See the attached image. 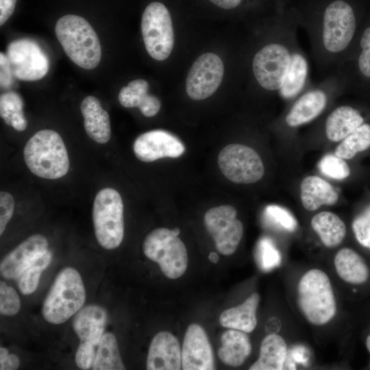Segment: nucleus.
I'll list each match as a JSON object with an SVG mask.
<instances>
[{"instance_id": "nucleus-1", "label": "nucleus", "mask_w": 370, "mask_h": 370, "mask_svg": "<svg viewBox=\"0 0 370 370\" xmlns=\"http://www.w3.org/2000/svg\"><path fill=\"white\" fill-rule=\"evenodd\" d=\"M299 28L293 6L279 11L271 39L256 51L251 61L258 85L286 101L295 99L311 83L309 61L298 40Z\"/></svg>"}, {"instance_id": "nucleus-2", "label": "nucleus", "mask_w": 370, "mask_h": 370, "mask_svg": "<svg viewBox=\"0 0 370 370\" xmlns=\"http://www.w3.org/2000/svg\"><path fill=\"white\" fill-rule=\"evenodd\" d=\"M295 10L307 34L317 68L329 73L350 56L356 40L358 17L352 0H303Z\"/></svg>"}, {"instance_id": "nucleus-3", "label": "nucleus", "mask_w": 370, "mask_h": 370, "mask_svg": "<svg viewBox=\"0 0 370 370\" xmlns=\"http://www.w3.org/2000/svg\"><path fill=\"white\" fill-rule=\"evenodd\" d=\"M56 37L64 52L75 64L85 69H93L100 62L101 45L90 23L83 17L67 14L56 24Z\"/></svg>"}, {"instance_id": "nucleus-4", "label": "nucleus", "mask_w": 370, "mask_h": 370, "mask_svg": "<svg viewBox=\"0 0 370 370\" xmlns=\"http://www.w3.org/2000/svg\"><path fill=\"white\" fill-rule=\"evenodd\" d=\"M23 156L30 171L42 178H60L69 169L65 145L60 134L51 130H42L34 134L27 142Z\"/></svg>"}, {"instance_id": "nucleus-5", "label": "nucleus", "mask_w": 370, "mask_h": 370, "mask_svg": "<svg viewBox=\"0 0 370 370\" xmlns=\"http://www.w3.org/2000/svg\"><path fill=\"white\" fill-rule=\"evenodd\" d=\"M297 304L303 315L312 325H325L334 317L335 297L325 272L312 269L300 278L297 285Z\"/></svg>"}, {"instance_id": "nucleus-6", "label": "nucleus", "mask_w": 370, "mask_h": 370, "mask_svg": "<svg viewBox=\"0 0 370 370\" xmlns=\"http://www.w3.org/2000/svg\"><path fill=\"white\" fill-rule=\"evenodd\" d=\"M85 300L80 274L74 268L66 267L57 275L43 302L42 314L51 323H63L82 308Z\"/></svg>"}, {"instance_id": "nucleus-7", "label": "nucleus", "mask_w": 370, "mask_h": 370, "mask_svg": "<svg viewBox=\"0 0 370 370\" xmlns=\"http://www.w3.org/2000/svg\"><path fill=\"white\" fill-rule=\"evenodd\" d=\"M179 228L153 230L145 238L143 251L151 260L157 262L164 275L177 279L186 271L188 254L185 245L178 237Z\"/></svg>"}, {"instance_id": "nucleus-8", "label": "nucleus", "mask_w": 370, "mask_h": 370, "mask_svg": "<svg viewBox=\"0 0 370 370\" xmlns=\"http://www.w3.org/2000/svg\"><path fill=\"white\" fill-rule=\"evenodd\" d=\"M96 238L104 249L118 247L124 236L123 204L116 190L105 188L98 192L92 206Z\"/></svg>"}, {"instance_id": "nucleus-9", "label": "nucleus", "mask_w": 370, "mask_h": 370, "mask_svg": "<svg viewBox=\"0 0 370 370\" xmlns=\"http://www.w3.org/2000/svg\"><path fill=\"white\" fill-rule=\"evenodd\" d=\"M141 32L149 55L162 61L171 54L174 35L170 13L164 5L152 2L145 9L141 19Z\"/></svg>"}, {"instance_id": "nucleus-10", "label": "nucleus", "mask_w": 370, "mask_h": 370, "mask_svg": "<svg viewBox=\"0 0 370 370\" xmlns=\"http://www.w3.org/2000/svg\"><path fill=\"white\" fill-rule=\"evenodd\" d=\"M218 165L223 175L236 184L256 182L264 173L258 153L241 144H230L223 147L218 156Z\"/></svg>"}, {"instance_id": "nucleus-11", "label": "nucleus", "mask_w": 370, "mask_h": 370, "mask_svg": "<svg viewBox=\"0 0 370 370\" xmlns=\"http://www.w3.org/2000/svg\"><path fill=\"white\" fill-rule=\"evenodd\" d=\"M6 56L17 79L36 81L48 73V56L38 43L31 38H23L12 41L8 45Z\"/></svg>"}, {"instance_id": "nucleus-12", "label": "nucleus", "mask_w": 370, "mask_h": 370, "mask_svg": "<svg viewBox=\"0 0 370 370\" xmlns=\"http://www.w3.org/2000/svg\"><path fill=\"white\" fill-rule=\"evenodd\" d=\"M236 214L233 206L222 205L209 209L204 215L205 226L216 249L225 256L236 251L243 235V225Z\"/></svg>"}, {"instance_id": "nucleus-13", "label": "nucleus", "mask_w": 370, "mask_h": 370, "mask_svg": "<svg viewBox=\"0 0 370 370\" xmlns=\"http://www.w3.org/2000/svg\"><path fill=\"white\" fill-rule=\"evenodd\" d=\"M224 67L221 58L214 53L199 56L189 70L186 90L193 100H202L211 96L219 87Z\"/></svg>"}, {"instance_id": "nucleus-14", "label": "nucleus", "mask_w": 370, "mask_h": 370, "mask_svg": "<svg viewBox=\"0 0 370 370\" xmlns=\"http://www.w3.org/2000/svg\"><path fill=\"white\" fill-rule=\"evenodd\" d=\"M136 157L150 162L163 158H178L185 151V146L175 135L162 130H154L138 136L133 145Z\"/></svg>"}, {"instance_id": "nucleus-15", "label": "nucleus", "mask_w": 370, "mask_h": 370, "mask_svg": "<svg viewBox=\"0 0 370 370\" xmlns=\"http://www.w3.org/2000/svg\"><path fill=\"white\" fill-rule=\"evenodd\" d=\"M182 369H214L211 345L204 328L197 323L189 325L186 331L182 348Z\"/></svg>"}, {"instance_id": "nucleus-16", "label": "nucleus", "mask_w": 370, "mask_h": 370, "mask_svg": "<svg viewBox=\"0 0 370 370\" xmlns=\"http://www.w3.org/2000/svg\"><path fill=\"white\" fill-rule=\"evenodd\" d=\"M47 250L48 242L44 236H30L2 260L0 264L1 276L5 279H18L37 258Z\"/></svg>"}, {"instance_id": "nucleus-17", "label": "nucleus", "mask_w": 370, "mask_h": 370, "mask_svg": "<svg viewBox=\"0 0 370 370\" xmlns=\"http://www.w3.org/2000/svg\"><path fill=\"white\" fill-rule=\"evenodd\" d=\"M147 370H179L182 369V349L171 333L156 334L149 345L147 358Z\"/></svg>"}, {"instance_id": "nucleus-18", "label": "nucleus", "mask_w": 370, "mask_h": 370, "mask_svg": "<svg viewBox=\"0 0 370 370\" xmlns=\"http://www.w3.org/2000/svg\"><path fill=\"white\" fill-rule=\"evenodd\" d=\"M108 321L106 310L101 306L91 304L81 308L73 321L79 344L98 347L104 334Z\"/></svg>"}, {"instance_id": "nucleus-19", "label": "nucleus", "mask_w": 370, "mask_h": 370, "mask_svg": "<svg viewBox=\"0 0 370 370\" xmlns=\"http://www.w3.org/2000/svg\"><path fill=\"white\" fill-rule=\"evenodd\" d=\"M80 110L88 136L96 143H106L111 137L110 121L99 100L94 96H87L82 101Z\"/></svg>"}, {"instance_id": "nucleus-20", "label": "nucleus", "mask_w": 370, "mask_h": 370, "mask_svg": "<svg viewBox=\"0 0 370 370\" xmlns=\"http://www.w3.org/2000/svg\"><path fill=\"white\" fill-rule=\"evenodd\" d=\"M363 123L364 118L357 109L348 105L339 106L326 117L325 134L330 141H341Z\"/></svg>"}, {"instance_id": "nucleus-21", "label": "nucleus", "mask_w": 370, "mask_h": 370, "mask_svg": "<svg viewBox=\"0 0 370 370\" xmlns=\"http://www.w3.org/2000/svg\"><path fill=\"white\" fill-rule=\"evenodd\" d=\"M148 89L146 80L134 79L121 89L119 101L125 108L137 107L144 116L152 117L159 112L161 103L156 97L148 94Z\"/></svg>"}, {"instance_id": "nucleus-22", "label": "nucleus", "mask_w": 370, "mask_h": 370, "mask_svg": "<svg viewBox=\"0 0 370 370\" xmlns=\"http://www.w3.org/2000/svg\"><path fill=\"white\" fill-rule=\"evenodd\" d=\"M260 302V295L252 293L243 304L224 310L220 315L221 325L229 329L251 332L256 327V310Z\"/></svg>"}, {"instance_id": "nucleus-23", "label": "nucleus", "mask_w": 370, "mask_h": 370, "mask_svg": "<svg viewBox=\"0 0 370 370\" xmlns=\"http://www.w3.org/2000/svg\"><path fill=\"white\" fill-rule=\"evenodd\" d=\"M251 352V344L246 332L230 329L221 335V346L218 355L225 365L239 367L245 362Z\"/></svg>"}, {"instance_id": "nucleus-24", "label": "nucleus", "mask_w": 370, "mask_h": 370, "mask_svg": "<svg viewBox=\"0 0 370 370\" xmlns=\"http://www.w3.org/2000/svg\"><path fill=\"white\" fill-rule=\"evenodd\" d=\"M301 203L309 211L317 210L322 205H334L338 195L334 188L318 176L305 177L300 185Z\"/></svg>"}, {"instance_id": "nucleus-25", "label": "nucleus", "mask_w": 370, "mask_h": 370, "mask_svg": "<svg viewBox=\"0 0 370 370\" xmlns=\"http://www.w3.org/2000/svg\"><path fill=\"white\" fill-rule=\"evenodd\" d=\"M336 271L345 282L352 284L365 283L370 275L366 262L356 251L350 248H343L334 260Z\"/></svg>"}, {"instance_id": "nucleus-26", "label": "nucleus", "mask_w": 370, "mask_h": 370, "mask_svg": "<svg viewBox=\"0 0 370 370\" xmlns=\"http://www.w3.org/2000/svg\"><path fill=\"white\" fill-rule=\"evenodd\" d=\"M287 355V345L284 339L276 334L266 336L262 341L258 360L250 370H280Z\"/></svg>"}, {"instance_id": "nucleus-27", "label": "nucleus", "mask_w": 370, "mask_h": 370, "mask_svg": "<svg viewBox=\"0 0 370 370\" xmlns=\"http://www.w3.org/2000/svg\"><path fill=\"white\" fill-rule=\"evenodd\" d=\"M311 226L323 244L329 248L339 245L346 234L344 222L334 213L321 212L311 219Z\"/></svg>"}, {"instance_id": "nucleus-28", "label": "nucleus", "mask_w": 370, "mask_h": 370, "mask_svg": "<svg viewBox=\"0 0 370 370\" xmlns=\"http://www.w3.org/2000/svg\"><path fill=\"white\" fill-rule=\"evenodd\" d=\"M92 369H125L119 353L116 338L112 333L103 334L97 349Z\"/></svg>"}, {"instance_id": "nucleus-29", "label": "nucleus", "mask_w": 370, "mask_h": 370, "mask_svg": "<svg viewBox=\"0 0 370 370\" xmlns=\"http://www.w3.org/2000/svg\"><path fill=\"white\" fill-rule=\"evenodd\" d=\"M23 101L13 91H8L0 97V115L5 123L16 131H23L27 122L23 113Z\"/></svg>"}, {"instance_id": "nucleus-30", "label": "nucleus", "mask_w": 370, "mask_h": 370, "mask_svg": "<svg viewBox=\"0 0 370 370\" xmlns=\"http://www.w3.org/2000/svg\"><path fill=\"white\" fill-rule=\"evenodd\" d=\"M370 147V125L363 123L341 140L334 154L344 160L353 158L358 153Z\"/></svg>"}, {"instance_id": "nucleus-31", "label": "nucleus", "mask_w": 370, "mask_h": 370, "mask_svg": "<svg viewBox=\"0 0 370 370\" xmlns=\"http://www.w3.org/2000/svg\"><path fill=\"white\" fill-rule=\"evenodd\" d=\"M52 254L47 250L37 258L18 277V287L23 295L34 293L38 285L41 273L49 266Z\"/></svg>"}, {"instance_id": "nucleus-32", "label": "nucleus", "mask_w": 370, "mask_h": 370, "mask_svg": "<svg viewBox=\"0 0 370 370\" xmlns=\"http://www.w3.org/2000/svg\"><path fill=\"white\" fill-rule=\"evenodd\" d=\"M358 47V51H355L356 55L349 58H354L355 70L358 73L362 78L370 80V25L362 30Z\"/></svg>"}, {"instance_id": "nucleus-33", "label": "nucleus", "mask_w": 370, "mask_h": 370, "mask_svg": "<svg viewBox=\"0 0 370 370\" xmlns=\"http://www.w3.org/2000/svg\"><path fill=\"white\" fill-rule=\"evenodd\" d=\"M256 260L259 267L267 271L280 264L281 256L272 241L269 238L264 237L258 243Z\"/></svg>"}, {"instance_id": "nucleus-34", "label": "nucleus", "mask_w": 370, "mask_h": 370, "mask_svg": "<svg viewBox=\"0 0 370 370\" xmlns=\"http://www.w3.org/2000/svg\"><path fill=\"white\" fill-rule=\"evenodd\" d=\"M320 171L326 176L336 180H343L349 175L350 169L344 159L337 156L328 154L318 164Z\"/></svg>"}, {"instance_id": "nucleus-35", "label": "nucleus", "mask_w": 370, "mask_h": 370, "mask_svg": "<svg viewBox=\"0 0 370 370\" xmlns=\"http://www.w3.org/2000/svg\"><path fill=\"white\" fill-rule=\"evenodd\" d=\"M21 301L16 291L5 282H0V312L6 316L16 314L20 310Z\"/></svg>"}, {"instance_id": "nucleus-36", "label": "nucleus", "mask_w": 370, "mask_h": 370, "mask_svg": "<svg viewBox=\"0 0 370 370\" xmlns=\"http://www.w3.org/2000/svg\"><path fill=\"white\" fill-rule=\"evenodd\" d=\"M266 216L286 230L293 232L297 226V222L293 214L286 209L277 205H270L265 209Z\"/></svg>"}, {"instance_id": "nucleus-37", "label": "nucleus", "mask_w": 370, "mask_h": 370, "mask_svg": "<svg viewBox=\"0 0 370 370\" xmlns=\"http://www.w3.org/2000/svg\"><path fill=\"white\" fill-rule=\"evenodd\" d=\"M352 229L358 243L370 249V206L354 219Z\"/></svg>"}, {"instance_id": "nucleus-38", "label": "nucleus", "mask_w": 370, "mask_h": 370, "mask_svg": "<svg viewBox=\"0 0 370 370\" xmlns=\"http://www.w3.org/2000/svg\"><path fill=\"white\" fill-rule=\"evenodd\" d=\"M14 200L12 195L5 191L0 193V235H2L7 224L12 217Z\"/></svg>"}, {"instance_id": "nucleus-39", "label": "nucleus", "mask_w": 370, "mask_h": 370, "mask_svg": "<svg viewBox=\"0 0 370 370\" xmlns=\"http://www.w3.org/2000/svg\"><path fill=\"white\" fill-rule=\"evenodd\" d=\"M0 69L1 88L9 89L12 86L15 77L6 54L2 52L0 53Z\"/></svg>"}, {"instance_id": "nucleus-40", "label": "nucleus", "mask_w": 370, "mask_h": 370, "mask_svg": "<svg viewBox=\"0 0 370 370\" xmlns=\"http://www.w3.org/2000/svg\"><path fill=\"white\" fill-rule=\"evenodd\" d=\"M17 0H0V25H3L14 12Z\"/></svg>"}, {"instance_id": "nucleus-41", "label": "nucleus", "mask_w": 370, "mask_h": 370, "mask_svg": "<svg viewBox=\"0 0 370 370\" xmlns=\"http://www.w3.org/2000/svg\"><path fill=\"white\" fill-rule=\"evenodd\" d=\"M20 361L18 356L13 354H8L7 356L0 361L1 370H14L19 367Z\"/></svg>"}, {"instance_id": "nucleus-42", "label": "nucleus", "mask_w": 370, "mask_h": 370, "mask_svg": "<svg viewBox=\"0 0 370 370\" xmlns=\"http://www.w3.org/2000/svg\"><path fill=\"white\" fill-rule=\"evenodd\" d=\"M210 2L214 3L215 5L226 9L231 10L238 7L243 0H209Z\"/></svg>"}, {"instance_id": "nucleus-43", "label": "nucleus", "mask_w": 370, "mask_h": 370, "mask_svg": "<svg viewBox=\"0 0 370 370\" xmlns=\"http://www.w3.org/2000/svg\"><path fill=\"white\" fill-rule=\"evenodd\" d=\"M208 258L213 263H217L219 261V256L216 252H210Z\"/></svg>"}, {"instance_id": "nucleus-44", "label": "nucleus", "mask_w": 370, "mask_h": 370, "mask_svg": "<svg viewBox=\"0 0 370 370\" xmlns=\"http://www.w3.org/2000/svg\"><path fill=\"white\" fill-rule=\"evenodd\" d=\"M8 350L5 347H0V361L3 360L8 354Z\"/></svg>"}, {"instance_id": "nucleus-45", "label": "nucleus", "mask_w": 370, "mask_h": 370, "mask_svg": "<svg viewBox=\"0 0 370 370\" xmlns=\"http://www.w3.org/2000/svg\"><path fill=\"white\" fill-rule=\"evenodd\" d=\"M280 10H284L286 7V0H279Z\"/></svg>"}, {"instance_id": "nucleus-46", "label": "nucleus", "mask_w": 370, "mask_h": 370, "mask_svg": "<svg viewBox=\"0 0 370 370\" xmlns=\"http://www.w3.org/2000/svg\"><path fill=\"white\" fill-rule=\"evenodd\" d=\"M365 345L368 352L370 353V334L367 337Z\"/></svg>"}, {"instance_id": "nucleus-47", "label": "nucleus", "mask_w": 370, "mask_h": 370, "mask_svg": "<svg viewBox=\"0 0 370 370\" xmlns=\"http://www.w3.org/2000/svg\"><path fill=\"white\" fill-rule=\"evenodd\" d=\"M369 367H370V364H369Z\"/></svg>"}]
</instances>
